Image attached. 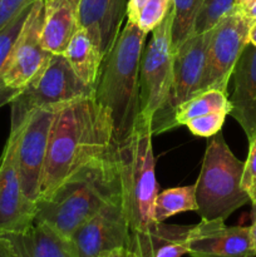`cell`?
Segmentation results:
<instances>
[{
    "label": "cell",
    "mask_w": 256,
    "mask_h": 257,
    "mask_svg": "<svg viewBox=\"0 0 256 257\" xmlns=\"http://www.w3.org/2000/svg\"><path fill=\"white\" fill-rule=\"evenodd\" d=\"M44 22V0L33 4L17 45L0 75V82L5 88L20 90L34 79L48 65L52 53L42 44V28Z\"/></svg>",
    "instance_id": "30bf717a"
},
{
    "label": "cell",
    "mask_w": 256,
    "mask_h": 257,
    "mask_svg": "<svg viewBox=\"0 0 256 257\" xmlns=\"http://www.w3.org/2000/svg\"><path fill=\"white\" fill-rule=\"evenodd\" d=\"M57 109H38L25 119L17 133V163L23 192L37 203L47 157L50 128Z\"/></svg>",
    "instance_id": "9c48e42d"
},
{
    "label": "cell",
    "mask_w": 256,
    "mask_h": 257,
    "mask_svg": "<svg viewBox=\"0 0 256 257\" xmlns=\"http://www.w3.org/2000/svg\"><path fill=\"white\" fill-rule=\"evenodd\" d=\"M252 0H235V7L237 9H243L245 7H247Z\"/></svg>",
    "instance_id": "74e56055"
},
{
    "label": "cell",
    "mask_w": 256,
    "mask_h": 257,
    "mask_svg": "<svg viewBox=\"0 0 256 257\" xmlns=\"http://www.w3.org/2000/svg\"><path fill=\"white\" fill-rule=\"evenodd\" d=\"M146 34L136 23H125L104 57L94 98L110 112L115 141L125 140L140 119V64Z\"/></svg>",
    "instance_id": "3957f363"
},
{
    "label": "cell",
    "mask_w": 256,
    "mask_h": 257,
    "mask_svg": "<svg viewBox=\"0 0 256 257\" xmlns=\"http://www.w3.org/2000/svg\"><path fill=\"white\" fill-rule=\"evenodd\" d=\"M171 28L172 9L163 22L153 29L141 57L140 114L151 123L152 135L177 127L172 104L175 49Z\"/></svg>",
    "instance_id": "5b68a950"
},
{
    "label": "cell",
    "mask_w": 256,
    "mask_h": 257,
    "mask_svg": "<svg viewBox=\"0 0 256 257\" xmlns=\"http://www.w3.org/2000/svg\"><path fill=\"white\" fill-rule=\"evenodd\" d=\"M248 143L250 147L247 160L243 162V173L241 180V186L245 191H247L256 182V133L248 140Z\"/></svg>",
    "instance_id": "83f0119b"
},
{
    "label": "cell",
    "mask_w": 256,
    "mask_h": 257,
    "mask_svg": "<svg viewBox=\"0 0 256 257\" xmlns=\"http://www.w3.org/2000/svg\"><path fill=\"white\" fill-rule=\"evenodd\" d=\"M248 43L253 47H256V23H253L248 32Z\"/></svg>",
    "instance_id": "d590c367"
},
{
    "label": "cell",
    "mask_w": 256,
    "mask_h": 257,
    "mask_svg": "<svg viewBox=\"0 0 256 257\" xmlns=\"http://www.w3.org/2000/svg\"><path fill=\"white\" fill-rule=\"evenodd\" d=\"M18 93H19L18 90L8 89V88H5L4 85H3V88L0 89V107L7 104V103L12 102V99L18 94Z\"/></svg>",
    "instance_id": "1f68e13d"
},
{
    "label": "cell",
    "mask_w": 256,
    "mask_h": 257,
    "mask_svg": "<svg viewBox=\"0 0 256 257\" xmlns=\"http://www.w3.org/2000/svg\"><path fill=\"white\" fill-rule=\"evenodd\" d=\"M243 12V14L248 18L251 23H256V0H252L247 7H245L243 9H241Z\"/></svg>",
    "instance_id": "e575fe53"
},
{
    "label": "cell",
    "mask_w": 256,
    "mask_h": 257,
    "mask_svg": "<svg viewBox=\"0 0 256 257\" xmlns=\"http://www.w3.org/2000/svg\"><path fill=\"white\" fill-rule=\"evenodd\" d=\"M131 228L120 200L105 205L68 238L74 257H98L108 251L128 247Z\"/></svg>",
    "instance_id": "8fae6325"
},
{
    "label": "cell",
    "mask_w": 256,
    "mask_h": 257,
    "mask_svg": "<svg viewBox=\"0 0 256 257\" xmlns=\"http://www.w3.org/2000/svg\"><path fill=\"white\" fill-rule=\"evenodd\" d=\"M151 123L140 115L137 125L117 145L115 163L120 202L131 231L147 230L157 221L155 201L158 193Z\"/></svg>",
    "instance_id": "277c9868"
},
{
    "label": "cell",
    "mask_w": 256,
    "mask_h": 257,
    "mask_svg": "<svg viewBox=\"0 0 256 257\" xmlns=\"http://www.w3.org/2000/svg\"><path fill=\"white\" fill-rule=\"evenodd\" d=\"M248 230H250L253 248L256 251V203H252V208H251V226L248 227Z\"/></svg>",
    "instance_id": "d6a6232c"
},
{
    "label": "cell",
    "mask_w": 256,
    "mask_h": 257,
    "mask_svg": "<svg viewBox=\"0 0 256 257\" xmlns=\"http://www.w3.org/2000/svg\"><path fill=\"white\" fill-rule=\"evenodd\" d=\"M226 115L227 114L222 112L208 113V114L191 118L185 123V125L190 130L192 135L197 136V137L210 138L215 136L216 133L221 132Z\"/></svg>",
    "instance_id": "4316f807"
},
{
    "label": "cell",
    "mask_w": 256,
    "mask_h": 257,
    "mask_svg": "<svg viewBox=\"0 0 256 257\" xmlns=\"http://www.w3.org/2000/svg\"><path fill=\"white\" fill-rule=\"evenodd\" d=\"M242 173L243 162L231 152L221 132L210 137L195 183L196 212L201 220L225 221L250 201L241 186Z\"/></svg>",
    "instance_id": "8992f818"
},
{
    "label": "cell",
    "mask_w": 256,
    "mask_h": 257,
    "mask_svg": "<svg viewBox=\"0 0 256 257\" xmlns=\"http://www.w3.org/2000/svg\"><path fill=\"white\" fill-rule=\"evenodd\" d=\"M4 237L12 241L20 257H74L67 238L42 223Z\"/></svg>",
    "instance_id": "d6986e66"
},
{
    "label": "cell",
    "mask_w": 256,
    "mask_h": 257,
    "mask_svg": "<svg viewBox=\"0 0 256 257\" xmlns=\"http://www.w3.org/2000/svg\"><path fill=\"white\" fill-rule=\"evenodd\" d=\"M197 211L195 185L173 187L157 193L155 201V218L163 222L181 212Z\"/></svg>",
    "instance_id": "7402d4cb"
},
{
    "label": "cell",
    "mask_w": 256,
    "mask_h": 257,
    "mask_svg": "<svg viewBox=\"0 0 256 257\" xmlns=\"http://www.w3.org/2000/svg\"><path fill=\"white\" fill-rule=\"evenodd\" d=\"M80 0H44L42 44L52 54H63L78 28Z\"/></svg>",
    "instance_id": "ac0fdd59"
},
{
    "label": "cell",
    "mask_w": 256,
    "mask_h": 257,
    "mask_svg": "<svg viewBox=\"0 0 256 257\" xmlns=\"http://www.w3.org/2000/svg\"><path fill=\"white\" fill-rule=\"evenodd\" d=\"M191 257H256L250 230L226 226L222 220H201L192 226L187 240Z\"/></svg>",
    "instance_id": "4fadbf2b"
},
{
    "label": "cell",
    "mask_w": 256,
    "mask_h": 257,
    "mask_svg": "<svg viewBox=\"0 0 256 257\" xmlns=\"http://www.w3.org/2000/svg\"><path fill=\"white\" fill-rule=\"evenodd\" d=\"M172 0H148L138 14L136 24L146 33H152L168 14Z\"/></svg>",
    "instance_id": "484cf974"
},
{
    "label": "cell",
    "mask_w": 256,
    "mask_h": 257,
    "mask_svg": "<svg viewBox=\"0 0 256 257\" xmlns=\"http://www.w3.org/2000/svg\"><path fill=\"white\" fill-rule=\"evenodd\" d=\"M203 0H172V37L173 49H177L193 34L195 23Z\"/></svg>",
    "instance_id": "603a6c76"
},
{
    "label": "cell",
    "mask_w": 256,
    "mask_h": 257,
    "mask_svg": "<svg viewBox=\"0 0 256 257\" xmlns=\"http://www.w3.org/2000/svg\"><path fill=\"white\" fill-rule=\"evenodd\" d=\"M117 145L110 112L94 95L59 108L50 128L38 201L47 200L87 166L114 157Z\"/></svg>",
    "instance_id": "6da1fadb"
},
{
    "label": "cell",
    "mask_w": 256,
    "mask_h": 257,
    "mask_svg": "<svg viewBox=\"0 0 256 257\" xmlns=\"http://www.w3.org/2000/svg\"><path fill=\"white\" fill-rule=\"evenodd\" d=\"M94 87L83 83L63 54H53L47 67L12 99L10 132L19 130L38 109H59L84 97H93Z\"/></svg>",
    "instance_id": "52a82bcc"
},
{
    "label": "cell",
    "mask_w": 256,
    "mask_h": 257,
    "mask_svg": "<svg viewBox=\"0 0 256 257\" xmlns=\"http://www.w3.org/2000/svg\"><path fill=\"white\" fill-rule=\"evenodd\" d=\"M248 197H250V201L252 203H256V182L251 186L250 188L247 190Z\"/></svg>",
    "instance_id": "8d00e7d4"
},
{
    "label": "cell",
    "mask_w": 256,
    "mask_h": 257,
    "mask_svg": "<svg viewBox=\"0 0 256 257\" xmlns=\"http://www.w3.org/2000/svg\"><path fill=\"white\" fill-rule=\"evenodd\" d=\"M230 114L250 140L256 133V47L248 43L238 58L232 75Z\"/></svg>",
    "instance_id": "2e32d148"
},
{
    "label": "cell",
    "mask_w": 256,
    "mask_h": 257,
    "mask_svg": "<svg viewBox=\"0 0 256 257\" xmlns=\"http://www.w3.org/2000/svg\"><path fill=\"white\" fill-rule=\"evenodd\" d=\"M98 257H133L131 251L128 250V247H119L115 248V250L108 251V252L102 253L100 256Z\"/></svg>",
    "instance_id": "836d02e7"
},
{
    "label": "cell",
    "mask_w": 256,
    "mask_h": 257,
    "mask_svg": "<svg viewBox=\"0 0 256 257\" xmlns=\"http://www.w3.org/2000/svg\"><path fill=\"white\" fill-rule=\"evenodd\" d=\"M33 4L30 7L25 8L23 12H20L17 17L7 23L3 28H0V75L17 45L18 39L23 32L25 22H27L29 13L32 10Z\"/></svg>",
    "instance_id": "cb8c5ba5"
},
{
    "label": "cell",
    "mask_w": 256,
    "mask_h": 257,
    "mask_svg": "<svg viewBox=\"0 0 256 257\" xmlns=\"http://www.w3.org/2000/svg\"><path fill=\"white\" fill-rule=\"evenodd\" d=\"M17 133L10 132L0 160V236L18 235L34 225L37 203L23 192L17 163Z\"/></svg>",
    "instance_id": "7c38bea8"
},
{
    "label": "cell",
    "mask_w": 256,
    "mask_h": 257,
    "mask_svg": "<svg viewBox=\"0 0 256 257\" xmlns=\"http://www.w3.org/2000/svg\"><path fill=\"white\" fill-rule=\"evenodd\" d=\"M147 2L148 0H128L127 13H125V17H127L128 22L137 23L138 14H140L141 9H142L143 5Z\"/></svg>",
    "instance_id": "f546056e"
},
{
    "label": "cell",
    "mask_w": 256,
    "mask_h": 257,
    "mask_svg": "<svg viewBox=\"0 0 256 257\" xmlns=\"http://www.w3.org/2000/svg\"><path fill=\"white\" fill-rule=\"evenodd\" d=\"M37 0H0V28Z\"/></svg>",
    "instance_id": "f1b7e54d"
},
{
    "label": "cell",
    "mask_w": 256,
    "mask_h": 257,
    "mask_svg": "<svg viewBox=\"0 0 256 257\" xmlns=\"http://www.w3.org/2000/svg\"><path fill=\"white\" fill-rule=\"evenodd\" d=\"M0 257H20L12 241L4 236H0Z\"/></svg>",
    "instance_id": "4dcf8cb0"
},
{
    "label": "cell",
    "mask_w": 256,
    "mask_h": 257,
    "mask_svg": "<svg viewBox=\"0 0 256 257\" xmlns=\"http://www.w3.org/2000/svg\"><path fill=\"white\" fill-rule=\"evenodd\" d=\"M211 30L192 34L175 50L173 62V109L198 93L206 64Z\"/></svg>",
    "instance_id": "5bb4252c"
},
{
    "label": "cell",
    "mask_w": 256,
    "mask_h": 257,
    "mask_svg": "<svg viewBox=\"0 0 256 257\" xmlns=\"http://www.w3.org/2000/svg\"><path fill=\"white\" fill-rule=\"evenodd\" d=\"M3 88V84H2V82H0V89H2Z\"/></svg>",
    "instance_id": "f35d334b"
},
{
    "label": "cell",
    "mask_w": 256,
    "mask_h": 257,
    "mask_svg": "<svg viewBox=\"0 0 256 257\" xmlns=\"http://www.w3.org/2000/svg\"><path fill=\"white\" fill-rule=\"evenodd\" d=\"M63 55L77 77L87 85L95 88L104 57L87 30L77 28Z\"/></svg>",
    "instance_id": "ffe728a7"
},
{
    "label": "cell",
    "mask_w": 256,
    "mask_h": 257,
    "mask_svg": "<svg viewBox=\"0 0 256 257\" xmlns=\"http://www.w3.org/2000/svg\"><path fill=\"white\" fill-rule=\"evenodd\" d=\"M128 0H80L78 7V28L87 30L107 55L120 32L127 13Z\"/></svg>",
    "instance_id": "9a60e30c"
},
{
    "label": "cell",
    "mask_w": 256,
    "mask_h": 257,
    "mask_svg": "<svg viewBox=\"0 0 256 257\" xmlns=\"http://www.w3.org/2000/svg\"><path fill=\"white\" fill-rule=\"evenodd\" d=\"M235 0H203L195 23L193 34L210 32L220 20L235 10Z\"/></svg>",
    "instance_id": "d4e9b609"
},
{
    "label": "cell",
    "mask_w": 256,
    "mask_h": 257,
    "mask_svg": "<svg viewBox=\"0 0 256 257\" xmlns=\"http://www.w3.org/2000/svg\"><path fill=\"white\" fill-rule=\"evenodd\" d=\"M230 100L227 92L221 89H208L197 93L192 98L181 104L175 112V122L177 125H185L191 118L208 114L213 112H222L230 114Z\"/></svg>",
    "instance_id": "44dd1931"
},
{
    "label": "cell",
    "mask_w": 256,
    "mask_h": 257,
    "mask_svg": "<svg viewBox=\"0 0 256 257\" xmlns=\"http://www.w3.org/2000/svg\"><path fill=\"white\" fill-rule=\"evenodd\" d=\"M252 23L241 9L226 15L211 29L206 53V64L198 93L208 89L227 92V85L238 58L248 44Z\"/></svg>",
    "instance_id": "ba28073f"
},
{
    "label": "cell",
    "mask_w": 256,
    "mask_h": 257,
    "mask_svg": "<svg viewBox=\"0 0 256 257\" xmlns=\"http://www.w3.org/2000/svg\"><path fill=\"white\" fill-rule=\"evenodd\" d=\"M120 200L115 156L87 166L65 181L47 200L38 201L34 223L69 238L105 205Z\"/></svg>",
    "instance_id": "7a4b0ae2"
},
{
    "label": "cell",
    "mask_w": 256,
    "mask_h": 257,
    "mask_svg": "<svg viewBox=\"0 0 256 257\" xmlns=\"http://www.w3.org/2000/svg\"><path fill=\"white\" fill-rule=\"evenodd\" d=\"M192 226L156 222L147 230L131 231L128 250L133 257H182Z\"/></svg>",
    "instance_id": "e0dca14e"
}]
</instances>
